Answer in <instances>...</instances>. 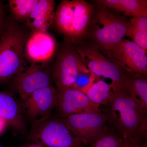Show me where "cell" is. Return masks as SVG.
I'll return each mask as SVG.
<instances>
[{
  "label": "cell",
  "mask_w": 147,
  "mask_h": 147,
  "mask_svg": "<svg viewBox=\"0 0 147 147\" xmlns=\"http://www.w3.org/2000/svg\"><path fill=\"white\" fill-rule=\"evenodd\" d=\"M131 147H147V146L146 145H142L140 143V144H135L132 145Z\"/></svg>",
  "instance_id": "cell-26"
},
{
  "label": "cell",
  "mask_w": 147,
  "mask_h": 147,
  "mask_svg": "<svg viewBox=\"0 0 147 147\" xmlns=\"http://www.w3.org/2000/svg\"><path fill=\"white\" fill-rule=\"evenodd\" d=\"M94 1L104 7L113 8L132 17L147 16L146 0H97Z\"/></svg>",
  "instance_id": "cell-15"
},
{
  "label": "cell",
  "mask_w": 147,
  "mask_h": 147,
  "mask_svg": "<svg viewBox=\"0 0 147 147\" xmlns=\"http://www.w3.org/2000/svg\"><path fill=\"white\" fill-rule=\"evenodd\" d=\"M82 62L79 54L72 49L67 48L62 52L55 63L53 74L59 92L73 88Z\"/></svg>",
  "instance_id": "cell-8"
},
{
  "label": "cell",
  "mask_w": 147,
  "mask_h": 147,
  "mask_svg": "<svg viewBox=\"0 0 147 147\" xmlns=\"http://www.w3.org/2000/svg\"><path fill=\"white\" fill-rule=\"evenodd\" d=\"M3 20V11L2 9L1 5V2H0V27L2 24Z\"/></svg>",
  "instance_id": "cell-25"
},
{
  "label": "cell",
  "mask_w": 147,
  "mask_h": 147,
  "mask_svg": "<svg viewBox=\"0 0 147 147\" xmlns=\"http://www.w3.org/2000/svg\"><path fill=\"white\" fill-rule=\"evenodd\" d=\"M94 21L93 35L106 53L126 36L129 21L106 9L102 8L98 11Z\"/></svg>",
  "instance_id": "cell-3"
},
{
  "label": "cell",
  "mask_w": 147,
  "mask_h": 147,
  "mask_svg": "<svg viewBox=\"0 0 147 147\" xmlns=\"http://www.w3.org/2000/svg\"><path fill=\"white\" fill-rule=\"evenodd\" d=\"M58 92L52 86L36 91L25 101L29 115L33 117L47 115L57 106Z\"/></svg>",
  "instance_id": "cell-11"
},
{
  "label": "cell",
  "mask_w": 147,
  "mask_h": 147,
  "mask_svg": "<svg viewBox=\"0 0 147 147\" xmlns=\"http://www.w3.org/2000/svg\"><path fill=\"white\" fill-rule=\"evenodd\" d=\"M74 13L70 37H78L85 33L92 13V6L83 0H73Z\"/></svg>",
  "instance_id": "cell-16"
},
{
  "label": "cell",
  "mask_w": 147,
  "mask_h": 147,
  "mask_svg": "<svg viewBox=\"0 0 147 147\" xmlns=\"http://www.w3.org/2000/svg\"><path fill=\"white\" fill-rule=\"evenodd\" d=\"M82 61L97 77L108 78L113 91L122 90L127 71L110 58L106 57L100 50L94 46L78 49Z\"/></svg>",
  "instance_id": "cell-4"
},
{
  "label": "cell",
  "mask_w": 147,
  "mask_h": 147,
  "mask_svg": "<svg viewBox=\"0 0 147 147\" xmlns=\"http://www.w3.org/2000/svg\"><path fill=\"white\" fill-rule=\"evenodd\" d=\"M63 121L84 145L92 144L108 127V121L102 111L73 114L65 118Z\"/></svg>",
  "instance_id": "cell-5"
},
{
  "label": "cell",
  "mask_w": 147,
  "mask_h": 147,
  "mask_svg": "<svg viewBox=\"0 0 147 147\" xmlns=\"http://www.w3.org/2000/svg\"><path fill=\"white\" fill-rule=\"evenodd\" d=\"M55 45V40L47 32H34L26 44V55L32 63L46 61L53 56Z\"/></svg>",
  "instance_id": "cell-12"
},
{
  "label": "cell",
  "mask_w": 147,
  "mask_h": 147,
  "mask_svg": "<svg viewBox=\"0 0 147 147\" xmlns=\"http://www.w3.org/2000/svg\"><path fill=\"white\" fill-rule=\"evenodd\" d=\"M103 113L110 126L130 146L147 136V110L122 90L113 91Z\"/></svg>",
  "instance_id": "cell-1"
},
{
  "label": "cell",
  "mask_w": 147,
  "mask_h": 147,
  "mask_svg": "<svg viewBox=\"0 0 147 147\" xmlns=\"http://www.w3.org/2000/svg\"><path fill=\"white\" fill-rule=\"evenodd\" d=\"M86 93L87 96L93 103L100 106L106 105L110 102L113 94L110 84L103 80L98 79Z\"/></svg>",
  "instance_id": "cell-19"
},
{
  "label": "cell",
  "mask_w": 147,
  "mask_h": 147,
  "mask_svg": "<svg viewBox=\"0 0 147 147\" xmlns=\"http://www.w3.org/2000/svg\"><path fill=\"white\" fill-rule=\"evenodd\" d=\"M131 146H130V147H131Z\"/></svg>",
  "instance_id": "cell-28"
},
{
  "label": "cell",
  "mask_w": 147,
  "mask_h": 147,
  "mask_svg": "<svg viewBox=\"0 0 147 147\" xmlns=\"http://www.w3.org/2000/svg\"><path fill=\"white\" fill-rule=\"evenodd\" d=\"M39 0H10L9 6L14 18L19 21L28 19Z\"/></svg>",
  "instance_id": "cell-21"
},
{
  "label": "cell",
  "mask_w": 147,
  "mask_h": 147,
  "mask_svg": "<svg viewBox=\"0 0 147 147\" xmlns=\"http://www.w3.org/2000/svg\"><path fill=\"white\" fill-rule=\"evenodd\" d=\"M50 85L49 74L33 63L26 70L16 75L13 83L14 90L24 100L36 91Z\"/></svg>",
  "instance_id": "cell-9"
},
{
  "label": "cell",
  "mask_w": 147,
  "mask_h": 147,
  "mask_svg": "<svg viewBox=\"0 0 147 147\" xmlns=\"http://www.w3.org/2000/svg\"><path fill=\"white\" fill-rule=\"evenodd\" d=\"M40 126L37 136L47 147H82L84 145L63 120H48Z\"/></svg>",
  "instance_id": "cell-7"
},
{
  "label": "cell",
  "mask_w": 147,
  "mask_h": 147,
  "mask_svg": "<svg viewBox=\"0 0 147 147\" xmlns=\"http://www.w3.org/2000/svg\"><path fill=\"white\" fill-rule=\"evenodd\" d=\"M40 147L37 146H32V147Z\"/></svg>",
  "instance_id": "cell-27"
},
{
  "label": "cell",
  "mask_w": 147,
  "mask_h": 147,
  "mask_svg": "<svg viewBox=\"0 0 147 147\" xmlns=\"http://www.w3.org/2000/svg\"><path fill=\"white\" fill-rule=\"evenodd\" d=\"M56 108L65 118L77 113L101 112L100 106L93 103L86 94L73 88L58 92Z\"/></svg>",
  "instance_id": "cell-10"
},
{
  "label": "cell",
  "mask_w": 147,
  "mask_h": 147,
  "mask_svg": "<svg viewBox=\"0 0 147 147\" xmlns=\"http://www.w3.org/2000/svg\"><path fill=\"white\" fill-rule=\"evenodd\" d=\"M6 123L3 119L0 117V133L3 131Z\"/></svg>",
  "instance_id": "cell-24"
},
{
  "label": "cell",
  "mask_w": 147,
  "mask_h": 147,
  "mask_svg": "<svg viewBox=\"0 0 147 147\" xmlns=\"http://www.w3.org/2000/svg\"><path fill=\"white\" fill-rule=\"evenodd\" d=\"M55 2L39 0L26 21V25L34 32H46L55 17Z\"/></svg>",
  "instance_id": "cell-13"
},
{
  "label": "cell",
  "mask_w": 147,
  "mask_h": 147,
  "mask_svg": "<svg viewBox=\"0 0 147 147\" xmlns=\"http://www.w3.org/2000/svg\"><path fill=\"white\" fill-rule=\"evenodd\" d=\"M90 145V147H130L131 146L111 127H108L103 134Z\"/></svg>",
  "instance_id": "cell-22"
},
{
  "label": "cell",
  "mask_w": 147,
  "mask_h": 147,
  "mask_svg": "<svg viewBox=\"0 0 147 147\" xmlns=\"http://www.w3.org/2000/svg\"><path fill=\"white\" fill-rule=\"evenodd\" d=\"M26 38L15 27L9 28L0 38V82L22 72Z\"/></svg>",
  "instance_id": "cell-2"
},
{
  "label": "cell",
  "mask_w": 147,
  "mask_h": 147,
  "mask_svg": "<svg viewBox=\"0 0 147 147\" xmlns=\"http://www.w3.org/2000/svg\"><path fill=\"white\" fill-rule=\"evenodd\" d=\"M122 90L147 110V81L145 76L127 72Z\"/></svg>",
  "instance_id": "cell-14"
},
{
  "label": "cell",
  "mask_w": 147,
  "mask_h": 147,
  "mask_svg": "<svg viewBox=\"0 0 147 147\" xmlns=\"http://www.w3.org/2000/svg\"><path fill=\"white\" fill-rule=\"evenodd\" d=\"M107 54L125 71L146 76L147 53L131 40L124 38Z\"/></svg>",
  "instance_id": "cell-6"
},
{
  "label": "cell",
  "mask_w": 147,
  "mask_h": 147,
  "mask_svg": "<svg viewBox=\"0 0 147 147\" xmlns=\"http://www.w3.org/2000/svg\"><path fill=\"white\" fill-rule=\"evenodd\" d=\"M73 1H62L55 12L54 19L59 30L63 34L70 37L74 13Z\"/></svg>",
  "instance_id": "cell-17"
},
{
  "label": "cell",
  "mask_w": 147,
  "mask_h": 147,
  "mask_svg": "<svg viewBox=\"0 0 147 147\" xmlns=\"http://www.w3.org/2000/svg\"><path fill=\"white\" fill-rule=\"evenodd\" d=\"M0 117L7 123H14L18 121L19 112L16 100L10 95L0 92Z\"/></svg>",
  "instance_id": "cell-20"
},
{
  "label": "cell",
  "mask_w": 147,
  "mask_h": 147,
  "mask_svg": "<svg viewBox=\"0 0 147 147\" xmlns=\"http://www.w3.org/2000/svg\"><path fill=\"white\" fill-rule=\"evenodd\" d=\"M97 79L96 76L82 62L73 88L79 90L86 94Z\"/></svg>",
  "instance_id": "cell-23"
},
{
  "label": "cell",
  "mask_w": 147,
  "mask_h": 147,
  "mask_svg": "<svg viewBox=\"0 0 147 147\" xmlns=\"http://www.w3.org/2000/svg\"><path fill=\"white\" fill-rule=\"evenodd\" d=\"M126 36L147 52V16L132 17L129 21Z\"/></svg>",
  "instance_id": "cell-18"
}]
</instances>
